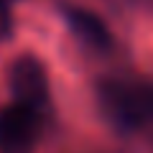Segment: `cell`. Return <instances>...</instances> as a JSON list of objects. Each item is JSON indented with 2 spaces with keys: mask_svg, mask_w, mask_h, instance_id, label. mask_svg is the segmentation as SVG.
I'll use <instances>...</instances> for the list:
<instances>
[{
  "mask_svg": "<svg viewBox=\"0 0 153 153\" xmlns=\"http://www.w3.org/2000/svg\"><path fill=\"white\" fill-rule=\"evenodd\" d=\"M41 120L26 105H8L0 110V153H31L36 148Z\"/></svg>",
  "mask_w": 153,
  "mask_h": 153,
  "instance_id": "1",
  "label": "cell"
},
{
  "mask_svg": "<svg viewBox=\"0 0 153 153\" xmlns=\"http://www.w3.org/2000/svg\"><path fill=\"white\" fill-rule=\"evenodd\" d=\"M10 92L16 94L18 105L36 110L49 100V74H46L44 61L33 54H21L13 59L10 71H8Z\"/></svg>",
  "mask_w": 153,
  "mask_h": 153,
  "instance_id": "2",
  "label": "cell"
},
{
  "mask_svg": "<svg viewBox=\"0 0 153 153\" xmlns=\"http://www.w3.org/2000/svg\"><path fill=\"white\" fill-rule=\"evenodd\" d=\"M102 102L107 110L125 123H140L153 115V89L133 87L123 82L102 84Z\"/></svg>",
  "mask_w": 153,
  "mask_h": 153,
  "instance_id": "3",
  "label": "cell"
},
{
  "mask_svg": "<svg viewBox=\"0 0 153 153\" xmlns=\"http://www.w3.org/2000/svg\"><path fill=\"white\" fill-rule=\"evenodd\" d=\"M69 21H71V26H74V31L79 33L89 46H94V49H107L110 46V41H112V38H110V31L94 13L82 10V8H74V10L69 13Z\"/></svg>",
  "mask_w": 153,
  "mask_h": 153,
  "instance_id": "4",
  "label": "cell"
},
{
  "mask_svg": "<svg viewBox=\"0 0 153 153\" xmlns=\"http://www.w3.org/2000/svg\"><path fill=\"white\" fill-rule=\"evenodd\" d=\"M8 33H10V13H8V8L0 0V38H5Z\"/></svg>",
  "mask_w": 153,
  "mask_h": 153,
  "instance_id": "5",
  "label": "cell"
}]
</instances>
